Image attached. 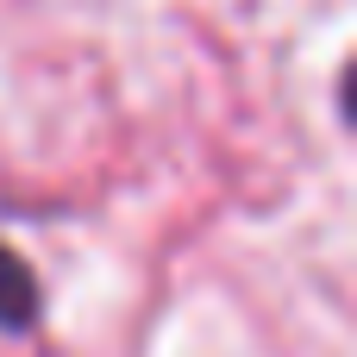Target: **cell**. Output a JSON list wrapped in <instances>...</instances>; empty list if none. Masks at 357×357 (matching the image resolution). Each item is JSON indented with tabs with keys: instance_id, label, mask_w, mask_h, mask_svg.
Masks as SVG:
<instances>
[{
	"instance_id": "cell-1",
	"label": "cell",
	"mask_w": 357,
	"mask_h": 357,
	"mask_svg": "<svg viewBox=\"0 0 357 357\" xmlns=\"http://www.w3.org/2000/svg\"><path fill=\"white\" fill-rule=\"evenodd\" d=\"M31 326H38V276L13 245H0V333H31Z\"/></svg>"
}]
</instances>
